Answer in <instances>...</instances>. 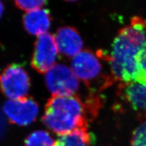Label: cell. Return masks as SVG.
Masks as SVG:
<instances>
[{"label": "cell", "instance_id": "cell-10", "mask_svg": "<svg viewBox=\"0 0 146 146\" xmlns=\"http://www.w3.org/2000/svg\"><path fill=\"white\" fill-rule=\"evenodd\" d=\"M52 18L49 10L37 9L27 12L23 17V25L28 34L40 35L46 33L51 25Z\"/></svg>", "mask_w": 146, "mask_h": 146}, {"label": "cell", "instance_id": "cell-11", "mask_svg": "<svg viewBox=\"0 0 146 146\" xmlns=\"http://www.w3.org/2000/svg\"><path fill=\"white\" fill-rule=\"evenodd\" d=\"M91 142L88 129H80L60 135L54 146H91Z\"/></svg>", "mask_w": 146, "mask_h": 146}, {"label": "cell", "instance_id": "cell-13", "mask_svg": "<svg viewBox=\"0 0 146 146\" xmlns=\"http://www.w3.org/2000/svg\"><path fill=\"white\" fill-rule=\"evenodd\" d=\"M48 0H14L15 6L22 11H31L40 9L47 3Z\"/></svg>", "mask_w": 146, "mask_h": 146}, {"label": "cell", "instance_id": "cell-12", "mask_svg": "<svg viewBox=\"0 0 146 146\" xmlns=\"http://www.w3.org/2000/svg\"><path fill=\"white\" fill-rule=\"evenodd\" d=\"M55 143L48 132L37 130L27 137L25 141V146H54Z\"/></svg>", "mask_w": 146, "mask_h": 146}, {"label": "cell", "instance_id": "cell-5", "mask_svg": "<svg viewBox=\"0 0 146 146\" xmlns=\"http://www.w3.org/2000/svg\"><path fill=\"white\" fill-rule=\"evenodd\" d=\"M45 83L52 96H72L79 89L77 77L72 70L63 64H55L45 74Z\"/></svg>", "mask_w": 146, "mask_h": 146}, {"label": "cell", "instance_id": "cell-14", "mask_svg": "<svg viewBox=\"0 0 146 146\" xmlns=\"http://www.w3.org/2000/svg\"><path fill=\"white\" fill-rule=\"evenodd\" d=\"M131 146H146V121L133 132Z\"/></svg>", "mask_w": 146, "mask_h": 146}, {"label": "cell", "instance_id": "cell-8", "mask_svg": "<svg viewBox=\"0 0 146 146\" xmlns=\"http://www.w3.org/2000/svg\"><path fill=\"white\" fill-rule=\"evenodd\" d=\"M58 51L67 57H74L82 51L83 40L74 27L63 26L54 35Z\"/></svg>", "mask_w": 146, "mask_h": 146}, {"label": "cell", "instance_id": "cell-17", "mask_svg": "<svg viewBox=\"0 0 146 146\" xmlns=\"http://www.w3.org/2000/svg\"><path fill=\"white\" fill-rule=\"evenodd\" d=\"M65 1H71V2H72V1H77V0H65Z\"/></svg>", "mask_w": 146, "mask_h": 146}, {"label": "cell", "instance_id": "cell-1", "mask_svg": "<svg viewBox=\"0 0 146 146\" xmlns=\"http://www.w3.org/2000/svg\"><path fill=\"white\" fill-rule=\"evenodd\" d=\"M145 46L146 21L134 17L129 25L119 31L112 44L109 65L114 79L121 83L136 82L138 56Z\"/></svg>", "mask_w": 146, "mask_h": 146}, {"label": "cell", "instance_id": "cell-2", "mask_svg": "<svg viewBox=\"0 0 146 146\" xmlns=\"http://www.w3.org/2000/svg\"><path fill=\"white\" fill-rule=\"evenodd\" d=\"M99 103L95 99L84 103L77 96H52L46 104L42 120L50 130L59 135L87 129L88 114L94 115Z\"/></svg>", "mask_w": 146, "mask_h": 146}, {"label": "cell", "instance_id": "cell-3", "mask_svg": "<svg viewBox=\"0 0 146 146\" xmlns=\"http://www.w3.org/2000/svg\"><path fill=\"white\" fill-rule=\"evenodd\" d=\"M105 60H109V55L102 50L94 52L90 49H84L72 58L71 70L89 88L99 83L103 89L115 80L112 75L104 72L102 62Z\"/></svg>", "mask_w": 146, "mask_h": 146}, {"label": "cell", "instance_id": "cell-7", "mask_svg": "<svg viewBox=\"0 0 146 146\" xmlns=\"http://www.w3.org/2000/svg\"><path fill=\"white\" fill-rule=\"evenodd\" d=\"M3 110L11 122L26 126L33 123L38 113V104L32 98L9 99L4 103Z\"/></svg>", "mask_w": 146, "mask_h": 146}, {"label": "cell", "instance_id": "cell-9", "mask_svg": "<svg viewBox=\"0 0 146 146\" xmlns=\"http://www.w3.org/2000/svg\"><path fill=\"white\" fill-rule=\"evenodd\" d=\"M119 93L125 102L141 116L146 115V86L136 82L121 83Z\"/></svg>", "mask_w": 146, "mask_h": 146}, {"label": "cell", "instance_id": "cell-6", "mask_svg": "<svg viewBox=\"0 0 146 146\" xmlns=\"http://www.w3.org/2000/svg\"><path fill=\"white\" fill-rule=\"evenodd\" d=\"M58 49L54 35L45 33L38 36L35 44L31 66L40 74H46L55 65Z\"/></svg>", "mask_w": 146, "mask_h": 146}, {"label": "cell", "instance_id": "cell-4", "mask_svg": "<svg viewBox=\"0 0 146 146\" xmlns=\"http://www.w3.org/2000/svg\"><path fill=\"white\" fill-rule=\"evenodd\" d=\"M30 86L28 73L20 64L8 65L0 73V90L10 99L26 97Z\"/></svg>", "mask_w": 146, "mask_h": 146}, {"label": "cell", "instance_id": "cell-15", "mask_svg": "<svg viewBox=\"0 0 146 146\" xmlns=\"http://www.w3.org/2000/svg\"><path fill=\"white\" fill-rule=\"evenodd\" d=\"M138 63L139 73L136 82L146 86V46L139 54Z\"/></svg>", "mask_w": 146, "mask_h": 146}, {"label": "cell", "instance_id": "cell-16", "mask_svg": "<svg viewBox=\"0 0 146 146\" xmlns=\"http://www.w3.org/2000/svg\"><path fill=\"white\" fill-rule=\"evenodd\" d=\"M4 4L3 3V2L0 0V18H1L3 14V12H4Z\"/></svg>", "mask_w": 146, "mask_h": 146}]
</instances>
